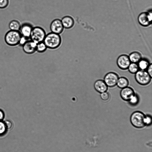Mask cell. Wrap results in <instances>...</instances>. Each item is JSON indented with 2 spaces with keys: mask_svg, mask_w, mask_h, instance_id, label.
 Masks as SVG:
<instances>
[{
  "mask_svg": "<svg viewBox=\"0 0 152 152\" xmlns=\"http://www.w3.org/2000/svg\"><path fill=\"white\" fill-rule=\"evenodd\" d=\"M43 42L47 48L55 49L60 45L61 38L59 34L51 32L46 35Z\"/></svg>",
  "mask_w": 152,
  "mask_h": 152,
  "instance_id": "6da1fadb",
  "label": "cell"
},
{
  "mask_svg": "<svg viewBox=\"0 0 152 152\" xmlns=\"http://www.w3.org/2000/svg\"><path fill=\"white\" fill-rule=\"evenodd\" d=\"M21 37L19 31L10 30L5 34L4 40L8 45L15 46L19 44Z\"/></svg>",
  "mask_w": 152,
  "mask_h": 152,
  "instance_id": "7a4b0ae2",
  "label": "cell"
},
{
  "mask_svg": "<svg viewBox=\"0 0 152 152\" xmlns=\"http://www.w3.org/2000/svg\"><path fill=\"white\" fill-rule=\"evenodd\" d=\"M145 116V115L141 111L134 112L130 116V122L136 128H143L145 126L144 122Z\"/></svg>",
  "mask_w": 152,
  "mask_h": 152,
  "instance_id": "3957f363",
  "label": "cell"
},
{
  "mask_svg": "<svg viewBox=\"0 0 152 152\" xmlns=\"http://www.w3.org/2000/svg\"><path fill=\"white\" fill-rule=\"evenodd\" d=\"M46 35L45 32L42 28L35 27L33 28L29 38L30 40L37 44L43 42Z\"/></svg>",
  "mask_w": 152,
  "mask_h": 152,
  "instance_id": "277c9868",
  "label": "cell"
},
{
  "mask_svg": "<svg viewBox=\"0 0 152 152\" xmlns=\"http://www.w3.org/2000/svg\"><path fill=\"white\" fill-rule=\"evenodd\" d=\"M135 74V78L136 81L139 84L145 86L149 84L151 77L146 70H139Z\"/></svg>",
  "mask_w": 152,
  "mask_h": 152,
  "instance_id": "5b68a950",
  "label": "cell"
},
{
  "mask_svg": "<svg viewBox=\"0 0 152 152\" xmlns=\"http://www.w3.org/2000/svg\"><path fill=\"white\" fill-rule=\"evenodd\" d=\"M119 77L116 73L110 72L105 75L103 80L108 87H113L116 85Z\"/></svg>",
  "mask_w": 152,
  "mask_h": 152,
  "instance_id": "8992f818",
  "label": "cell"
},
{
  "mask_svg": "<svg viewBox=\"0 0 152 152\" xmlns=\"http://www.w3.org/2000/svg\"><path fill=\"white\" fill-rule=\"evenodd\" d=\"M151 11L148 12H144L141 13L138 18V21L139 23L143 26H147L151 23Z\"/></svg>",
  "mask_w": 152,
  "mask_h": 152,
  "instance_id": "52a82bcc",
  "label": "cell"
},
{
  "mask_svg": "<svg viewBox=\"0 0 152 152\" xmlns=\"http://www.w3.org/2000/svg\"><path fill=\"white\" fill-rule=\"evenodd\" d=\"M131 63L129 56L126 54H123L119 56L117 60L118 66L121 69L126 70Z\"/></svg>",
  "mask_w": 152,
  "mask_h": 152,
  "instance_id": "ba28073f",
  "label": "cell"
},
{
  "mask_svg": "<svg viewBox=\"0 0 152 152\" xmlns=\"http://www.w3.org/2000/svg\"><path fill=\"white\" fill-rule=\"evenodd\" d=\"M50 27L52 32L59 34L62 32L64 28L61 20L58 19L52 21Z\"/></svg>",
  "mask_w": 152,
  "mask_h": 152,
  "instance_id": "9c48e42d",
  "label": "cell"
},
{
  "mask_svg": "<svg viewBox=\"0 0 152 152\" xmlns=\"http://www.w3.org/2000/svg\"><path fill=\"white\" fill-rule=\"evenodd\" d=\"M135 94L133 88L127 86L121 89L120 92V95L122 99L128 102Z\"/></svg>",
  "mask_w": 152,
  "mask_h": 152,
  "instance_id": "30bf717a",
  "label": "cell"
},
{
  "mask_svg": "<svg viewBox=\"0 0 152 152\" xmlns=\"http://www.w3.org/2000/svg\"><path fill=\"white\" fill-rule=\"evenodd\" d=\"M37 44L31 40H28L22 45L23 50L26 53L32 54L36 51Z\"/></svg>",
  "mask_w": 152,
  "mask_h": 152,
  "instance_id": "8fae6325",
  "label": "cell"
},
{
  "mask_svg": "<svg viewBox=\"0 0 152 152\" xmlns=\"http://www.w3.org/2000/svg\"><path fill=\"white\" fill-rule=\"evenodd\" d=\"M33 28L30 24L25 23L21 26L19 31L22 36L28 39L30 38Z\"/></svg>",
  "mask_w": 152,
  "mask_h": 152,
  "instance_id": "7c38bea8",
  "label": "cell"
},
{
  "mask_svg": "<svg viewBox=\"0 0 152 152\" xmlns=\"http://www.w3.org/2000/svg\"><path fill=\"white\" fill-rule=\"evenodd\" d=\"M94 87L95 90L100 94L107 91L108 88L104 80H102L96 81L94 83Z\"/></svg>",
  "mask_w": 152,
  "mask_h": 152,
  "instance_id": "4fadbf2b",
  "label": "cell"
},
{
  "mask_svg": "<svg viewBox=\"0 0 152 152\" xmlns=\"http://www.w3.org/2000/svg\"><path fill=\"white\" fill-rule=\"evenodd\" d=\"M61 21L64 28H65L69 29L71 28L74 23L73 18L68 16L63 17Z\"/></svg>",
  "mask_w": 152,
  "mask_h": 152,
  "instance_id": "5bb4252c",
  "label": "cell"
},
{
  "mask_svg": "<svg viewBox=\"0 0 152 152\" xmlns=\"http://www.w3.org/2000/svg\"><path fill=\"white\" fill-rule=\"evenodd\" d=\"M131 62L137 63L142 58L141 54L139 52L134 51L130 54L129 56Z\"/></svg>",
  "mask_w": 152,
  "mask_h": 152,
  "instance_id": "9a60e30c",
  "label": "cell"
},
{
  "mask_svg": "<svg viewBox=\"0 0 152 152\" xmlns=\"http://www.w3.org/2000/svg\"><path fill=\"white\" fill-rule=\"evenodd\" d=\"M129 84L128 80L126 77H119L116 85L122 89L128 86Z\"/></svg>",
  "mask_w": 152,
  "mask_h": 152,
  "instance_id": "2e32d148",
  "label": "cell"
},
{
  "mask_svg": "<svg viewBox=\"0 0 152 152\" xmlns=\"http://www.w3.org/2000/svg\"><path fill=\"white\" fill-rule=\"evenodd\" d=\"M21 26L20 22L16 20H12L9 25L10 30L16 31H19Z\"/></svg>",
  "mask_w": 152,
  "mask_h": 152,
  "instance_id": "e0dca14e",
  "label": "cell"
},
{
  "mask_svg": "<svg viewBox=\"0 0 152 152\" xmlns=\"http://www.w3.org/2000/svg\"><path fill=\"white\" fill-rule=\"evenodd\" d=\"M140 70H146L150 64L149 61L145 58H142L137 63Z\"/></svg>",
  "mask_w": 152,
  "mask_h": 152,
  "instance_id": "ac0fdd59",
  "label": "cell"
},
{
  "mask_svg": "<svg viewBox=\"0 0 152 152\" xmlns=\"http://www.w3.org/2000/svg\"><path fill=\"white\" fill-rule=\"evenodd\" d=\"M139 102V96L136 94H135L128 101L129 104L132 106L137 105L138 104Z\"/></svg>",
  "mask_w": 152,
  "mask_h": 152,
  "instance_id": "d6986e66",
  "label": "cell"
},
{
  "mask_svg": "<svg viewBox=\"0 0 152 152\" xmlns=\"http://www.w3.org/2000/svg\"><path fill=\"white\" fill-rule=\"evenodd\" d=\"M129 72L132 74H135L139 70L137 63L131 62L128 67Z\"/></svg>",
  "mask_w": 152,
  "mask_h": 152,
  "instance_id": "ffe728a7",
  "label": "cell"
},
{
  "mask_svg": "<svg viewBox=\"0 0 152 152\" xmlns=\"http://www.w3.org/2000/svg\"><path fill=\"white\" fill-rule=\"evenodd\" d=\"M47 48L46 45L43 42L37 44L36 51L39 53H42L45 51Z\"/></svg>",
  "mask_w": 152,
  "mask_h": 152,
  "instance_id": "44dd1931",
  "label": "cell"
},
{
  "mask_svg": "<svg viewBox=\"0 0 152 152\" xmlns=\"http://www.w3.org/2000/svg\"><path fill=\"white\" fill-rule=\"evenodd\" d=\"M7 130L4 122L0 121V136L4 134Z\"/></svg>",
  "mask_w": 152,
  "mask_h": 152,
  "instance_id": "7402d4cb",
  "label": "cell"
},
{
  "mask_svg": "<svg viewBox=\"0 0 152 152\" xmlns=\"http://www.w3.org/2000/svg\"><path fill=\"white\" fill-rule=\"evenodd\" d=\"M100 96L101 99L104 101L108 100L110 97V94L107 91L101 93Z\"/></svg>",
  "mask_w": 152,
  "mask_h": 152,
  "instance_id": "603a6c76",
  "label": "cell"
},
{
  "mask_svg": "<svg viewBox=\"0 0 152 152\" xmlns=\"http://www.w3.org/2000/svg\"><path fill=\"white\" fill-rule=\"evenodd\" d=\"M144 122L145 126L150 125L152 123V118L151 116L149 115H145Z\"/></svg>",
  "mask_w": 152,
  "mask_h": 152,
  "instance_id": "cb8c5ba5",
  "label": "cell"
},
{
  "mask_svg": "<svg viewBox=\"0 0 152 152\" xmlns=\"http://www.w3.org/2000/svg\"><path fill=\"white\" fill-rule=\"evenodd\" d=\"M9 3V0H0V9L6 8L8 5Z\"/></svg>",
  "mask_w": 152,
  "mask_h": 152,
  "instance_id": "d4e9b609",
  "label": "cell"
},
{
  "mask_svg": "<svg viewBox=\"0 0 152 152\" xmlns=\"http://www.w3.org/2000/svg\"><path fill=\"white\" fill-rule=\"evenodd\" d=\"M4 122L7 129H10L12 128L13 124L11 121L7 120Z\"/></svg>",
  "mask_w": 152,
  "mask_h": 152,
  "instance_id": "484cf974",
  "label": "cell"
},
{
  "mask_svg": "<svg viewBox=\"0 0 152 152\" xmlns=\"http://www.w3.org/2000/svg\"><path fill=\"white\" fill-rule=\"evenodd\" d=\"M146 71L150 76L152 77V64H150L149 66L146 69Z\"/></svg>",
  "mask_w": 152,
  "mask_h": 152,
  "instance_id": "4316f807",
  "label": "cell"
},
{
  "mask_svg": "<svg viewBox=\"0 0 152 152\" xmlns=\"http://www.w3.org/2000/svg\"><path fill=\"white\" fill-rule=\"evenodd\" d=\"M5 116V114L4 111L0 108V121H3Z\"/></svg>",
  "mask_w": 152,
  "mask_h": 152,
  "instance_id": "83f0119b",
  "label": "cell"
},
{
  "mask_svg": "<svg viewBox=\"0 0 152 152\" xmlns=\"http://www.w3.org/2000/svg\"><path fill=\"white\" fill-rule=\"evenodd\" d=\"M28 40V39L22 36L20 41L19 45L22 46L24 43Z\"/></svg>",
  "mask_w": 152,
  "mask_h": 152,
  "instance_id": "f1b7e54d",
  "label": "cell"
}]
</instances>
